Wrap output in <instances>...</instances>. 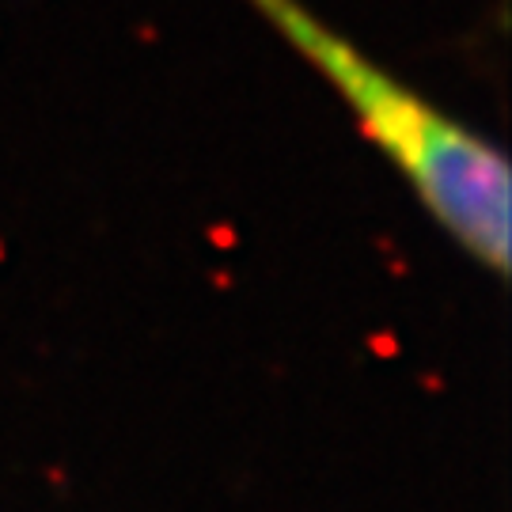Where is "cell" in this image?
I'll return each mask as SVG.
<instances>
[{
	"label": "cell",
	"instance_id": "obj_1",
	"mask_svg": "<svg viewBox=\"0 0 512 512\" xmlns=\"http://www.w3.org/2000/svg\"><path fill=\"white\" fill-rule=\"evenodd\" d=\"M281 35L334 84L365 133L418 190L429 213L471 251L505 274L509 266V164L494 145L429 107L403 80L368 61L296 0H251Z\"/></svg>",
	"mask_w": 512,
	"mask_h": 512
}]
</instances>
